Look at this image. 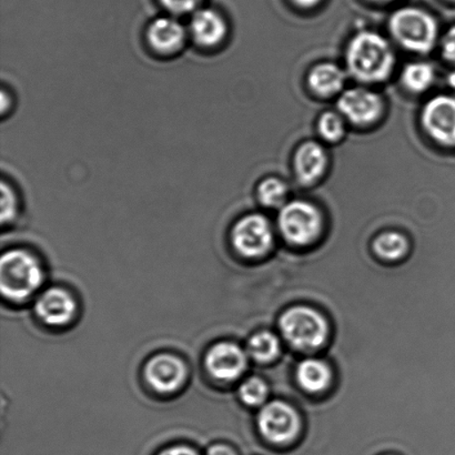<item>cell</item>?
<instances>
[{"label":"cell","instance_id":"obj_27","mask_svg":"<svg viewBox=\"0 0 455 455\" xmlns=\"http://www.w3.org/2000/svg\"><path fill=\"white\" fill-rule=\"evenodd\" d=\"M158 455H199V453L188 445L180 444L164 449Z\"/></svg>","mask_w":455,"mask_h":455},{"label":"cell","instance_id":"obj_1","mask_svg":"<svg viewBox=\"0 0 455 455\" xmlns=\"http://www.w3.org/2000/svg\"><path fill=\"white\" fill-rule=\"evenodd\" d=\"M43 263L33 252L12 249L0 261V288L3 297L13 303L29 300L42 289L44 281Z\"/></svg>","mask_w":455,"mask_h":455},{"label":"cell","instance_id":"obj_4","mask_svg":"<svg viewBox=\"0 0 455 455\" xmlns=\"http://www.w3.org/2000/svg\"><path fill=\"white\" fill-rule=\"evenodd\" d=\"M390 29L399 43L413 52H429L435 42V21L420 9H400L391 18Z\"/></svg>","mask_w":455,"mask_h":455},{"label":"cell","instance_id":"obj_5","mask_svg":"<svg viewBox=\"0 0 455 455\" xmlns=\"http://www.w3.org/2000/svg\"><path fill=\"white\" fill-rule=\"evenodd\" d=\"M281 234L289 243L303 245L312 243L321 230V216L315 206L293 202L283 207L279 216Z\"/></svg>","mask_w":455,"mask_h":455},{"label":"cell","instance_id":"obj_15","mask_svg":"<svg viewBox=\"0 0 455 455\" xmlns=\"http://www.w3.org/2000/svg\"><path fill=\"white\" fill-rule=\"evenodd\" d=\"M327 163V155L323 147L315 142H306L298 149L294 158L299 180L306 185L312 184L323 176Z\"/></svg>","mask_w":455,"mask_h":455},{"label":"cell","instance_id":"obj_6","mask_svg":"<svg viewBox=\"0 0 455 455\" xmlns=\"http://www.w3.org/2000/svg\"><path fill=\"white\" fill-rule=\"evenodd\" d=\"M144 378L150 389L159 395H172L186 385L188 367L172 354H159L147 361Z\"/></svg>","mask_w":455,"mask_h":455},{"label":"cell","instance_id":"obj_7","mask_svg":"<svg viewBox=\"0 0 455 455\" xmlns=\"http://www.w3.org/2000/svg\"><path fill=\"white\" fill-rule=\"evenodd\" d=\"M259 431L270 443L284 445L292 443L300 431V419L287 403H267L258 417Z\"/></svg>","mask_w":455,"mask_h":455},{"label":"cell","instance_id":"obj_25","mask_svg":"<svg viewBox=\"0 0 455 455\" xmlns=\"http://www.w3.org/2000/svg\"><path fill=\"white\" fill-rule=\"evenodd\" d=\"M169 12L182 15L195 11L203 0H160Z\"/></svg>","mask_w":455,"mask_h":455},{"label":"cell","instance_id":"obj_14","mask_svg":"<svg viewBox=\"0 0 455 455\" xmlns=\"http://www.w3.org/2000/svg\"><path fill=\"white\" fill-rule=\"evenodd\" d=\"M190 35L200 47L213 48L222 43L227 25L220 13L212 9H200L190 21Z\"/></svg>","mask_w":455,"mask_h":455},{"label":"cell","instance_id":"obj_30","mask_svg":"<svg viewBox=\"0 0 455 455\" xmlns=\"http://www.w3.org/2000/svg\"><path fill=\"white\" fill-rule=\"evenodd\" d=\"M449 84H451L453 88H455V73L450 75Z\"/></svg>","mask_w":455,"mask_h":455},{"label":"cell","instance_id":"obj_29","mask_svg":"<svg viewBox=\"0 0 455 455\" xmlns=\"http://www.w3.org/2000/svg\"><path fill=\"white\" fill-rule=\"evenodd\" d=\"M294 2L301 7H312L318 4L320 0H294Z\"/></svg>","mask_w":455,"mask_h":455},{"label":"cell","instance_id":"obj_10","mask_svg":"<svg viewBox=\"0 0 455 455\" xmlns=\"http://www.w3.org/2000/svg\"><path fill=\"white\" fill-rule=\"evenodd\" d=\"M204 368L213 380L232 382L243 376L248 365V355L235 343L218 342L207 351Z\"/></svg>","mask_w":455,"mask_h":455},{"label":"cell","instance_id":"obj_12","mask_svg":"<svg viewBox=\"0 0 455 455\" xmlns=\"http://www.w3.org/2000/svg\"><path fill=\"white\" fill-rule=\"evenodd\" d=\"M339 109L356 124H369L380 117L382 102L376 93L363 88L350 89L338 101Z\"/></svg>","mask_w":455,"mask_h":455},{"label":"cell","instance_id":"obj_31","mask_svg":"<svg viewBox=\"0 0 455 455\" xmlns=\"http://www.w3.org/2000/svg\"><path fill=\"white\" fill-rule=\"evenodd\" d=\"M380 2H390V0H380Z\"/></svg>","mask_w":455,"mask_h":455},{"label":"cell","instance_id":"obj_28","mask_svg":"<svg viewBox=\"0 0 455 455\" xmlns=\"http://www.w3.org/2000/svg\"><path fill=\"white\" fill-rule=\"evenodd\" d=\"M206 455H236L235 450L227 444H213L207 450Z\"/></svg>","mask_w":455,"mask_h":455},{"label":"cell","instance_id":"obj_2","mask_svg":"<svg viewBox=\"0 0 455 455\" xmlns=\"http://www.w3.org/2000/svg\"><path fill=\"white\" fill-rule=\"evenodd\" d=\"M347 60L351 74L368 83L385 80L395 61L389 44L373 33H361L352 40Z\"/></svg>","mask_w":455,"mask_h":455},{"label":"cell","instance_id":"obj_19","mask_svg":"<svg viewBox=\"0 0 455 455\" xmlns=\"http://www.w3.org/2000/svg\"><path fill=\"white\" fill-rule=\"evenodd\" d=\"M374 251L386 260H398L408 251V241L398 232H386L373 243Z\"/></svg>","mask_w":455,"mask_h":455},{"label":"cell","instance_id":"obj_20","mask_svg":"<svg viewBox=\"0 0 455 455\" xmlns=\"http://www.w3.org/2000/svg\"><path fill=\"white\" fill-rule=\"evenodd\" d=\"M435 73L432 67L423 62L405 67L403 75V84L410 91L420 92L430 87Z\"/></svg>","mask_w":455,"mask_h":455},{"label":"cell","instance_id":"obj_3","mask_svg":"<svg viewBox=\"0 0 455 455\" xmlns=\"http://www.w3.org/2000/svg\"><path fill=\"white\" fill-rule=\"evenodd\" d=\"M280 329L289 345L298 350L318 349L328 337V324L323 316L307 307H294L284 312Z\"/></svg>","mask_w":455,"mask_h":455},{"label":"cell","instance_id":"obj_22","mask_svg":"<svg viewBox=\"0 0 455 455\" xmlns=\"http://www.w3.org/2000/svg\"><path fill=\"white\" fill-rule=\"evenodd\" d=\"M241 401L249 407H258L265 403L267 396V387L261 379L250 378L239 387Z\"/></svg>","mask_w":455,"mask_h":455},{"label":"cell","instance_id":"obj_24","mask_svg":"<svg viewBox=\"0 0 455 455\" xmlns=\"http://www.w3.org/2000/svg\"><path fill=\"white\" fill-rule=\"evenodd\" d=\"M18 198L11 185L2 184V224L9 225L15 221L18 215Z\"/></svg>","mask_w":455,"mask_h":455},{"label":"cell","instance_id":"obj_21","mask_svg":"<svg viewBox=\"0 0 455 455\" xmlns=\"http://www.w3.org/2000/svg\"><path fill=\"white\" fill-rule=\"evenodd\" d=\"M258 197L263 206L279 207L287 197V187L283 181L275 180V178H269V180H263L258 187Z\"/></svg>","mask_w":455,"mask_h":455},{"label":"cell","instance_id":"obj_9","mask_svg":"<svg viewBox=\"0 0 455 455\" xmlns=\"http://www.w3.org/2000/svg\"><path fill=\"white\" fill-rule=\"evenodd\" d=\"M77 311V301L65 288H48L36 299L35 315L48 327H66L73 323Z\"/></svg>","mask_w":455,"mask_h":455},{"label":"cell","instance_id":"obj_23","mask_svg":"<svg viewBox=\"0 0 455 455\" xmlns=\"http://www.w3.org/2000/svg\"><path fill=\"white\" fill-rule=\"evenodd\" d=\"M319 132L321 136L329 141L340 140L345 133V124L338 115L325 113L319 120Z\"/></svg>","mask_w":455,"mask_h":455},{"label":"cell","instance_id":"obj_11","mask_svg":"<svg viewBox=\"0 0 455 455\" xmlns=\"http://www.w3.org/2000/svg\"><path fill=\"white\" fill-rule=\"evenodd\" d=\"M423 126L440 144L455 145V100L439 96L430 100L422 114Z\"/></svg>","mask_w":455,"mask_h":455},{"label":"cell","instance_id":"obj_26","mask_svg":"<svg viewBox=\"0 0 455 455\" xmlns=\"http://www.w3.org/2000/svg\"><path fill=\"white\" fill-rule=\"evenodd\" d=\"M443 55L448 60L455 62V27L449 30L443 39Z\"/></svg>","mask_w":455,"mask_h":455},{"label":"cell","instance_id":"obj_17","mask_svg":"<svg viewBox=\"0 0 455 455\" xmlns=\"http://www.w3.org/2000/svg\"><path fill=\"white\" fill-rule=\"evenodd\" d=\"M312 91L321 96H330L341 91L345 84V74L338 66L323 64L316 66L309 76Z\"/></svg>","mask_w":455,"mask_h":455},{"label":"cell","instance_id":"obj_18","mask_svg":"<svg viewBox=\"0 0 455 455\" xmlns=\"http://www.w3.org/2000/svg\"><path fill=\"white\" fill-rule=\"evenodd\" d=\"M280 342L278 338L271 332H259L254 334L248 342V355L258 363H270L279 355Z\"/></svg>","mask_w":455,"mask_h":455},{"label":"cell","instance_id":"obj_16","mask_svg":"<svg viewBox=\"0 0 455 455\" xmlns=\"http://www.w3.org/2000/svg\"><path fill=\"white\" fill-rule=\"evenodd\" d=\"M297 380L303 390L318 394L327 389L331 380V373L323 361L307 359L298 365Z\"/></svg>","mask_w":455,"mask_h":455},{"label":"cell","instance_id":"obj_13","mask_svg":"<svg viewBox=\"0 0 455 455\" xmlns=\"http://www.w3.org/2000/svg\"><path fill=\"white\" fill-rule=\"evenodd\" d=\"M186 38L184 26L172 18H159L147 30L150 47L160 55H175L184 47Z\"/></svg>","mask_w":455,"mask_h":455},{"label":"cell","instance_id":"obj_8","mask_svg":"<svg viewBox=\"0 0 455 455\" xmlns=\"http://www.w3.org/2000/svg\"><path fill=\"white\" fill-rule=\"evenodd\" d=\"M274 240L269 221L260 215L245 216L231 232L232 245L244 258H259L270 249Z\"/></svg>","mask_w":455,"mask_h":455}]
</instances>
